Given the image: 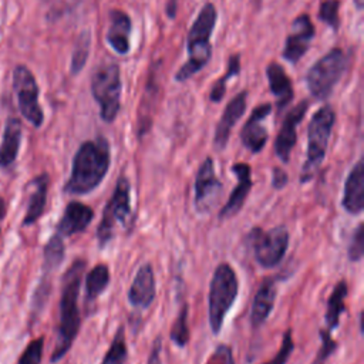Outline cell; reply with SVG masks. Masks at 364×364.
I'll return each instance as SVG.
<instances>
[{"label": "cell", "mask_w": 364, "mask_h": 364, "mask_svg": "<svg viewBox=\"0 0 364 364\" xmlns=\"http://www.w3.org/2000/svg\"><path fill=\"white\" fill-rule=\"evenodd\" d=\"M208 364H235L233 354L229 346L220 344L216 347L213 354L210 355Z\"/></svg>", "instance_id": "37"}, {"label": "cell", "mask_w": 364, "mask_h": 364, "mask_svg": "<svg viewBox=\"0 0 364 364\" xmlns=\"http://www.w3.org/2000/svg\"><path fill=\"white\" fill-rule=\"evenodd\" d=\"M85 269V260L77 259L71 263L68 270L64 273L61 297H60V323L58 334L54 351L51 354V363L61 360L71 348L78 330H80V310H78V294Z\"/></svg>", "instance_id": "2"}, {"label": "cell", "mask_w": 364, "mask_h": 364, "mask_svg": "<svg viewBox=\"0 0 364 364\" xmlns=\"http://www.w3.org/2000/svg\"><path fill=\"white\" fill-rule=\"evenodd\" d=\"M320 348L318 353L313 361V364H326L327 358H330V355L336 351L337 348V343L333 340L331 333L328 330H320Z\"/></svg>", "instance_id": "34"}, {"label": "cell", "mask_w": 364, "mask_h": 364, "mask_svg": "<svg viewBox=\"0 0 364 364\" xmlns=\"http://www.w3.org/2000/svg\"><path fill=\"white\" fill-rule=\"evenodd\" d=\"M237 291L239 283L233 267L229 263H220L212 274L208 297L209 326L213 334L222 330L225 317L233 306Z\"/></svg>", "instance_id": "5"}, {"label": "cell", "mask_w": 364, "mask_h": 364, "mask_svg": "<svg viewBox=\"0 0 364 364\" xmlns=\"http://www.w3.org/2000/svg\"><path fill=\"white\" fill-rule=\"evenodd\" d=\"M109 283V269L105 263H98L91 269L85 279V304H94L98 296Z\"/></svg>", "instance_id": "26"}, {"label": "cell", "mask_w": 364, "mask_h": 364, "mask_svg": "<svg viewBox=\"0 0 364 364\" xmlns=\"http://www.w3.org/2000/svg\"><path fill=\"white\" fill-rule=\"evenodd\" d=\"M111 165V146L105 136L84 141L74 158L71 175L64 186L70 195H85L94 191L105 178Z\"/></svg>", "instance_id": "1"}, {"label": "cell", "mask_w": 364, "mask_h": 364, "mask_svg": "<svg viewBox=\"0 0 364 364\" xmlns=\"http://www.w3.org/2000/svg\"><path fill=\"white\" fill-rule=\"evenodd\" d=\"M247 237L256 262L264 269L277 266L287 252L289 232L286 226L280 225L267 232L260 228H253Z\"/></svg>", "instance_id": "9"}, {"label": "cell", "mask_w": 364, "mask_h": 364, "mask_svg": "<svg viewBox=\"0 0 364 364\" xmlns=\"http://www.w3.org/2000/svg\"><path fill=\"white\" fill-rule=\"evenodd\" d=\"M218 20V10L213 3H205L196 18L193 20L188 37H186V51L188 60L179 67L175 74V81L185 82L195 74H198L212 57L210 37L215 30Z\"/></svg>", "instance_id": "3"}, {"label": "cell", "mask_w": 364, "mask_h": 364, "mask_svg": "<svg viewBox=\"0 0 364 364\" xmlns=\"http://www.w3.org/2000/svg\"><path fill=\"white\" fill-rule=\"evenodd\" d=\"M193 191H195L193 205L196 212L199 213L210 212V209L213 208L215 202L218 200L222 192V183L215 173L213 159L210 156L205 158V161L200 164L195 176Z\"/></svg>", "instance_id": "11"}, {"label": "cell", "mask_w": 364, "mask_h": 364, "mask_svg": "<svg viewBox=\"0 0 364 364\" xmlns=\"http://www.w3.org/2000/svg\"><path fill=\"white\" fill-rule=\"evenodd\" d=\"M20 142H21V122L16 117H10L6 121L4 131H3V138L0 144V166L6 168L10 166L20 149Z\"/></svg>", "instance_id": "24"}, {"label": "cell", "mask_w": 364, "mask_h": 364, "mask_svg": "<svg viewBox=\"0 0 364 364\" xmlns=\"http://www.w3.org/2000/svg\"><path fill=\"white\" fill-rule=\"evenodd\" d=\"M161 351H162V338H161V336H158L154 340V344L151 347L146 364H162L161 363Z\"/></svg>", "instance_id": "38"}, {"label": "cell", "mask_w": 364, "mask_h": 364, "mask_svg": "<svg viewBox=\"0 0 364 364\" xmlns=\"http://www.w3.org/2000/svg\"><path fill=\"white\" fill-rule=\"evenodd\" d=\"M155 293H156L155 274H154L152 266L149 263H145L138 269L132 280V284L128 290V301L131 303V306L139 310H145L152 304L155 299Z\"/></svg>", "instance_id": "18"}, {"label": "cell", "mask_w": 364, "mask_h": 364, "mask_svg": "<svg viewBox=\"0 0 364 364\" xmlns=\"http://www.w3.org/2000/svg\"><path fill=\"white\" fill-rule=\"evenodd\" d=\"M13 90L17 97L21 115L36 128L44 122L43 108L38 104V85L34 74L26 65H17L13 71Z\"/></svg>", "instance_id": "10"}, {"label": "cell", "mask_w": 364, "mask_h": 364, "mask_svg": "<svg viewBox=\"0 0 364 364\" xmlns=\"http://www.w3.org/2000/svg\"><path fill=\"white\" fill-rule=\"evenodd\" d=\"M48 183H50V178L47 173H41L30 181L28 186L31 188V192H30V199L27 205V212L23 219L24 226L36 223V220L43 215L47 203Z\"/></svg>", "instance_id": "23"}, {"label": "cell", "mask_w": 364, "mask_h": 364, "mask_svg": "<svg viewBox=\"0 0 364 364\" xmlns=\"http://www.w3.org/2000/svg\"><path fill=\"white\" fill-rule=\"evenodd\" d=\"M272 109L273 105L269 102L255 107L240 129V141L252 154H259L267 142L269 134L264 127V119L269 117Z\"/></svg>", "instance_id": "14"}, {"label": "cell", "mask_w": 364, "mask_h": 364, "mask_svg": "<svg viewBox=\"0 0 364 364\" xmlns=\"http://www.w3.org/2000/svg\"><path fill=\"white\" fill-rule=\"evenodd\" d=\"M90 48H91V34L88 30H84L80 33L73 50L71 63H70L71 75H77L84 68L90 55Z\"/></svg>", "instance_id": "29"}, {"label": "cell", "mask_w": 364, "mask_h": 364, "mask_svg": "<svg viewBox=\"0 0 364 364\" xmlns=\"http://www.w3.org/2000/svg\"><path fill=\"white\" fill-rule=\"evenodd\" d=\"M338 9H340V0H323L317 11L318 20L327 24L334 33H337L340 28Z\"/></svg>", "instance_id": "32"}, {"label": "cell", "mask_w": 364, "mask_h": 364, "mask_svg": "<svg viewBox=\"0 0 364 364\" xmlns=\"http://www.w3.org/2000/svg\"><path fill=\"white\" fill-rule=\"evenodd\" d=\"M169 337L173 344L183 348L189 341V327H188V306L183 304L179 310L176 320L172 324Z\"/></svg>", "instance_id": "31"}, {"label": "cell", "mask_w": 364, "mask_h": 364, "mask_svg": "<svg viewBox=\"0 0 364 364\" xmlns=\"http://www.w3.org/2000/svg\"><path fill=\"white\" fill-rule=\"evenodd\" d=\"M63 259H64V242H63V237L58 233H55L48 239L47 245L44 246V264H43L44 280H47V276L61 264Z\"/></svg>", "instance_id": "27"}, {"label": "cell", "mask_w": 364, "mask_h": 364, "mask_svg": "<svg viewBox=\"0 0 364 364\" xmlns=\"http://www.w3.org/2000/svg\"><path fill=\"white\" fill-rule=\"evenodd\" d=\"M240 54L235 53L229 57L228 60V65H226V71L223 75L219 77V80L212 85L210 88V92H209V100L212 102H220L225 97V92H226V82L235 77V75H239L240 74Z\"/></svg>", "instance_id": "28"}, {"label": "cell", "mask_w": 364, "mask_h": 364, "mask_svg": "<svg viewBox=\"0 0 364 364\" xmlns=\"http://www.w3.org/2000/svg\"><path fill=\"white\" fill-rule=\"evenodd\" d=\"M364 239H363V225H358L353 233L350 246H348V259L351 262H358L363 257Z\"/></svg>", "instance_id": "36"}, {"label": "cell", "mask_w": 364, "mask_h": 364, "mask_svg": "<svg viewBox=\"0 0 364 364\" xmlns=\"http://www.w3.org/2000/svg\"><path fill=\"white\" fill-rule=\"evenodd\" d=\"M91 94L100 108V118L111 124L121 108L122 80L117 63H102L97 65L91 75Z\"/></svg>", "instance_id": "6"}, {"label": "cell", "mask_w": 364, "mask_h": 364, "mask_svg": "<svg viewBox=\"0 0 364 364\" xmlns=\"http://www.w3.org/2000/svg\"><path fill=\"white\" fill-rule=\"evenodd\" d=\"M309 100H301L297 105H294L283 119L280 131L274 139V152L276 156L283 162L287 164L290 159V154L297 141V125L303 121L307 109H309Z\"/></svg>", "instance_id": "13"}, {"label": "cell", "mask_w": 364, "mask_h": 364, "mask_svg": "<svg viewBox=\"0 0 364 364\" xmlns=\"http://www.w3.org/2000/svg\"><path fill=\"white\" fill-rule=\"evenodd\" d=\"M6 215V205H4V200L0 198V220L4 218Z\"/></svg>", "instance_id": "41"}, {"label": "cell", "mask_w": 364, "mask_h": 364, "mask_svg": "<svg viewBox=\"0 0 364 364\" xmlns=\"http://www.w3.org/2000/svg\"><path fill=\"white\" fill-rule=\"evenodd\" d=\"M109 17V27L105 36L107 43L109 47L119 55H127L131 50V31H132V21L128 13L119 9H112L108 13Z\"/></svg>", "instance_id": "17"}, {"label": "cell", "mask_w": 364, "mask_h": 364, "mask_svg": "<svg viewBox=\"0 0 364 364\" xmlns=\"http://www.w3.org/2000/svg\"><path fill=\"white\" fill-rule=\"evenodd\" d=\"M348 293V287L346 280H340L327 301V310H326V324H327V330L331 333L334 328L338 327L340 323V316L346 309V297Z\"/></svg>", "instance_id": "25"}, {"label": "cell", "mask_w": 364, "mask_h": 364, "mask_svg": "<svg viewBox=\"0 0 364 364\" xmlns=\"http://www.w3.org/2000/svg\"><path fill=\"white\" fill-rule=\"evenodd\" d=\"M176 10H178V0H168L165 6V11L168 18L173 20L176 17Z\"/></svg>", "instance_id": "40"}, {"label": "cell", "mask_w": 364, "mask_h": 364, "mask_svg": "<svg viewBox=\"0 0 364 364\" xmlns=\"http://www.w3.org/2000/svg\"><path fill=\"white\" fill-rule=\"evenodd\" d=\"M347 65V58L340 47L330 48L318 58L306 74V84L316 100H327L340 81Z\"/></svg>", "instance_id": "7"}, {"label": "cell", "mask_w": 364, "mask_h": 364, "mask_svg": "<svg viewBox=\"0 0 364 364\" xmlns=\"http://www.w3.org/2000/svg\"><path fill=\"white\" fill-rule=\"evenodd\" d=\"M277 289H276V280L273 277H266L262 284L259 286L257 293L255 294L252 310H250V324L256 328L260 327L267 317L270 316L274 300H276Z\"/></svg>", "instance_id": "22"}, {"label": "cell", "mask_w": 364, "mask_h": 364, "mask_svg": "<svg viewBox=\"0 0 364 364\" xmlns=\"http://www.w3.org/2000/svg\"><path fill=\"white\" fill-rule=\"evenodd\" d=\"M43 346H44L43 337H37L33 341H30L26 350L23 351V354L20 355L17 364H41Z\"/></svg>", "instance_id": "33"}, {"label": "cell", "mask_w": 364, "mask_h": 364, "mask_svg": "<svg viewBox=\"0 0 364 364\" xmlns=\"http://www.w3.org/2000/svg\"><path fill=\"white\" fill-rule=\"evenodd\" d=\"M128 355V347L124 336V327H119L111 341L101 364H124Z\"/></svg>", "instance_id": "30"}, {"label": "cell", "mask_w": 364, "mask_h": 364, "mask_svg": "<svg viewBox=\"0 0 364 364\" xmlns=\"http://www.w3.org/2000/svg\"><path fill=\"white\" fill-rule=\"evenodd\" d=\"M354 6L358 11H361L364 9V0H354Z\"/></svg>", "instance_id": "42"}, {"label": "cell", "mask_w": 364, "mask_h": 364, "mask_svg": "<svg viewBox=\"0 0 364 364\" xmlns=\"http://www.w3.org/2000/svg\"><path fill=\"white\" fill-rule=\"evenodd\" d=\"M334 122H336V112L328 104L320 107L310 118L309 128H307L306 161L303 164L301 175H300V181L303 183L309 182L321 166L326 158Z\"/></svg>", "instance_id": "4"}, {"label": "cell", "mask_w": 364, "mask_h": 364, "mask_svg": "<svg viewBox=\"0 0 364 364\" xmlns=\"http://www.w3.org/2000/svg\"><path fill=\"white\" fill-rule=\"evenodd\" d=\"M293 350H294V343H293V338H291V330H287L283 334L282 344H280V348L276 353V355L270 361L263 363V364H286L290 354L293 353Z\"/></svg>", "instance_id": "35"}, {"label": "cell", "mask_w": 364, "mask_h": 364, "mask_svg": "<svg viewBox=\"0 0 364 364\" xmlns=\"http://www.w3.org/2000/svg\"><path fill=\"white\" fill-rule=\"evenodd\" d=\"M246 100L247 91L243 90L226 104L213 134V146L216 151H223L226 148L233 127L246 111Z\"/></svg>", "instance_id": "15"}, {"label": "cell", "mask_w": 364, "mask_h": 364, "mask_svg": "<svg viewBox=\"0 0 364 364\" xmlns=\"http://www.w3.org/2000/svg\"><path fill=\"white\" fill-rule=\"evenodd\" d=\"M94 218V210L77 200L70 202L57 225V232L60 236H73L75 233L84 232Z\"/></svg>", "instance_id": "20"}, {"label": "cell", "mask_w": 364, "mask_h": 364, "mask_svg": "<svg viewBox=\"0 0 364 364\" xmlns=\"http://www.w3.org/2000/svg\"><path fill=\"white\" fill-rule=\"evenodd\" d=\"M314 24L307 13L299 14L291 23V31L284 40L282 57L290 64H297L301 57L310 48V43L314 38Z\"/></svg>", "instance_id": "12"}, {"label": "cell", "mask_w": 364, "mask_h": 364, "mask_svg": "<svg viewBox=\"0 0 364 364\" xmlns=\"http://www.w3.org/2000/svg\"><path fill=\"white\" fill-rule=\"evenodd\" d=\"M232 172L236 175L237 182L233 188V191L229 195V199L222 206L219 212L220 219H229L240 212L243 208L247 195L252 189V168L245 162H237L232 165Z\"/></svg>", "instance_id": "16"}, {"label": "cell", "mask_w": 364, "mask_h": 364, "mask_svg": "<svg viewBox=\"0 0 364 364\" xmlns=\"http://www.w3.org/2000/svg\"><path fill=\"white\" fill-rule=\"evenodd\" d=\"M266 77L269 82V90L276 98L277 112H282L294 97L290 77L287 75L284 68L276 61L267 64Z\"/></svg>", "instance_id": "21"}, {"label": "cell", "mask_w": 364, "mask_h": 364, "mask_svg": "<svg viewBox=\"0 0 364 364\" xmlns=\"http://www.w3.org/2000/svg\"><path fill=\"white\" fill-rule=\"evenodd\" d=\"M131 215V183L127 176L121 175L117 181L115 189L105 205L101 222L97 228V239L104 247L114 236L117 225H125Z\"/></svg>", "instance_id": "8"}, {"label": "cell", "mask_w": 364, "mask_h": 364, "mask_svg": "<svg viewBox=\"0 0 364 364\" xmlns=\"http://www.w3.org/2000/svg\"><path fill=\"white\" fill-rule=\"evenodd\" d=\"M341 206L350 215L361 213L364 208V164L358 159L347 175Z\"/></svg>", "instance_id": "19"}, {"label": "cell", "mask_w": 364, "mask_h": 364, "mask_svg": "<svg viewBox=\"0 0 364 364\" xmlns=\"http://www.w3.org/2000/svg\"><path fill=\"white\" fill-rule=\"evenodd\" d=\"M289 182V176L287 173L284 172V169L276 166L273 168V178H272V185L274 189H282L287 185Z\"/></svg>", "instance_id": "39"}]
</instances>
